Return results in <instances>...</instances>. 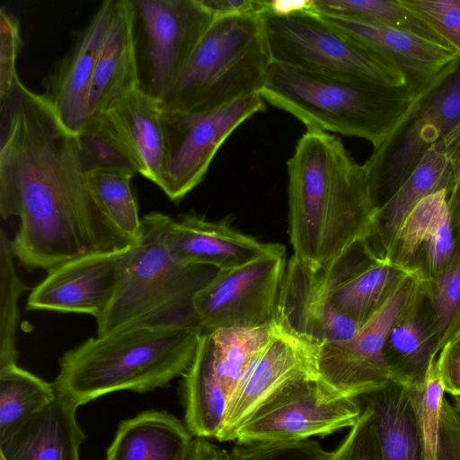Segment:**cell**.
Returning a JSON list of instances; mask_svg holds the SVG:
<instances>
[{"instance_id": "6da1fadb", "label": "cell", "mask_w": 460, "mask_h": 460, "mask_svg": "<svg viewBox=\"0 0 460 460\" xmlns=\"http://www.w3.org/2000/svg\"><path fill=\"white\" fill-rule=\"evenodd\" d=\"M0 214L20 218L12 240L29 270L47 272L74 259L134 244L98 209L76 136L43 94L18 79L0 102Z\"/></svg>"}, {"instance_id": "7a4b0ae2", "label": "cell", "mask_w": 460, "mask_h": 460, "mask_svg": "<svg viewBox=\"0 0 460 460\" xmlns=\"http://www.w3.org/2000/svg\"><path fill=\"white\" fill-rule=\"evenodd\" d=\"M287 168L293 256L314 270H329L364 242L374 222L363 165L337 137L307 129Z\"/></svg>"}, {"instance_id": "3957f363", "label": "cell", "mask_w": 460, "mask_h": 460, "mask_svg": "<svg viewBox=\"0 0 460 460\" xmlns=\"http://www.w3.org/2000/svg\"><path fill=\"white\" fill-rule=\"evenodd\" d=\"M202 332L142 328L89 338L62 355L53 384L78 407L113 392L165 386L186 372Z\"/></svg>"}, {"instance_id": "277c9868", "label": "cell", "mask_w": 460, "mask_h": 460, "mask_svg": "<svg viewBox=\"0 0 460 460\" xmlns=\"http://www.w3.org/2000/svg\"><path fill=\"white\" fill-rule=\"evenodd\" d=\"M172 219L155 211L141 217L140 234L123 266L112 300L96 319L97 336L142 328L201 329L193 300L217 270L186 265L173 258L165 243Z\"/></svg>"}, {"instance_id": "5b68a950", "label": "cell", "mask_w": 460, "mask_h": 460, "mask_svg": "<svg viewBox=\"0 0 460 460\" xmlns=\"http://www.w3.org/2000/svg\"><path fill=\"white\" fill-rule=\"evenodd\" d=\"M261 95L309 130L364 138L375 149L400 122L417 94L409 85L317 75L271 62Z\"/></svg>"}, {"instance_id": "8992f818", "label": "cell", "mask_w": 460, "mask_h": 460, "mask_svg": "<svg viewBox=\"0 0 460 460\" xmlns=\"http://www.w3.org/2000/svg\"><path fill=\"white\" fill-rule=\"evenodd\" d=\"M262 14L216 17L160 100L161 109L209 111L261 93L271 64Z\"/></svg>"}, {"instance_id": "52a82bcc", "label": "cell", "mask_w": 460, "mask_h": 460, "mask_svg": "<svg viewBox=\"0 0 460 460\" xmlns=\"http://www.w3.org/2000/svg\"><path fill=\"white\" fill-rule=\"evenodd\" d=\"M271 62L317 75L408 85L403 73L314 11L262 14Z\"/></svg>"}, {"instance_id": "ba28073f", "label": "cell", "mask_w": 460, "mask_h": 460, "mask_svg": "<svg viewBox=\"0 0 460 460\" xmlns=\"http://www.w3.org/2000/svg\"><path fill=\"white\" fill-rule=\"evenodd\" d=\"M460 124V57L416 95L408 111L365 162L376 208L386 202L425 154Z\"/></svg>"}, {"instance_id": "9c48e42d", "label": "cell", "mask_w": 460, "mask_h": 460, "mask_svg": "<svg viewBox=\"0 0 460 460\" xmlns=\"http://www.w3.org/2000/svg\"><path fill=\"white\" fill-rule=\"evenodd\" d=\"M406 269L382 305L349 339L322 344L316 349L319 378L341 395L359 398L397 385L385 354L391 329L418 296L420 280Z\"/></svg>"}, {"instance_id": "30bf717a", "label": "cell", "mask_w": 460, "mask_h": 460, "mask_svg": "<svg viewBox=\"0 0 460 460\" xmlns=\"http://www.w3.org/2000/svg\"><path fill=\"white\" fill-rule=\"evenodd\" d=\"M364 410L359 398L339 394L316 374H302L270 395L239 429L235 442L304 441L351 428Z\"/></svg>"}, {"instance_id": "8fae6325", "label": "cell", "mask_w": 460, "mask_h": 460, "mask_svg": "<svg viewBox=\"0 0 460 460\" xmlns=\"http://www.w3.org/2000/svg\"><path fill=\"white\" fill-rule=\"evenodd\" d=\"M266 110L261 93L203 111H165L167 161L160 189L179 203L204 179L218 149L246 119Z\"/></svg>"}, {"instance_id": "7c38bea8", "label": "cell", "mask_w": 460, "mask_h": 460, "mask_svg": "<svg viewBox=\"0 0 460 460\" xmlns=\"http://www.w3.org/2000/svg\"><path fill=\"white\" fill-rule=\"evenodd\" d=\"M286 266L285 252L217 270L193 300L202 331L271 323Z\"/></svg>"}, {"instance_id": "4fadbf2b", "label": "cell", "mask_w": 460, "mask_h": 460, "mask_svg": "<svg viewBox=\"0 0 460 460\" xmlns=\"http://www.w3.org/2000/svg\"><path fill=\"white\" fill-rule=\"evenodd\" d=\"M145 34L148 85L162 100L216 16L202 0H134Z\"/></svg>"}, {"instance_id": "5bb4252c", "label": "cell", "mask_w": 460, "mask_h": 460, "mask_svg": "<svg viewBox=\"0 0 460 460\" xmlns=\"http://www.w3.org/2000/svg\"><path fill=\"white\" fill-rule=\"evenodd\" d=\"M134 244L84 255L48 272L30 293L26 310L85 314L96 320L111 304Z\"/></svg>"}, {"instance_id": "9a60e30c", "label": "cell", "mask_w": 460, "mask_h": 460, "mask_svg": "<svg viewBox=\"0 0 460 460\" xmlns=\"http://www.w3.org/2000/svg\"><path fill=\"white\" fill-rule=\"evenodd\" d=\"M273 321L315 348L349 339L362 325L332 307L327 270H314L295 256L287 262Z\"/></svg>"}, {"instance_id": "2e32d148", "label": "cell", "mask_w": 460, "mask_h": 460, "mask_svg": "<svg viewBox=\"0 0 460 460\" xmlns=\"http://www.w3.org/2000/svg\"><path fill=\"white\" fill-rule=\"evenodd\" d=\"M115 0L103 1L75 36L67 54L44 78L43 96L62 125L78 136L90 120L88 96L95 66L112 22Z\"/></svg>"}, {"instance_id": "e0dca14e", "label": "cell", "mask_w": 460, "mask_h": 460, "mask_svg": "<svg viewBox=\"0 0 460 460\" xmlns=\"http://www.w3.org/2000/svg\"><path fill=\"white\" fill-rule=\"evenodd\" d=\"M165 243L178 261L210 266L217 270L286 252L282 244L260 242L232 227L227 220L208 221L194 213L172 219L165 234Z\"/></svg>"}, {"instance_id": "ac0fdd59", "label": "cell", "mask_w": 460, "mask_h": 460, "mask_svg": "<svg viewBox=\"0 0 460 460\" xmlns=\"http://www.w3.org/2000/svg\"><path fill=\"white\" fill-rule=\"evenodd\" d=\"M316 349L275 323L274 336L233 400L217 439L234 441L245 421L278 388L296 376L316 374Z\"/></svg>"}, {"instance_id": "d6986e66", "label": "cell", "mask_w": 460, "mask_h": 460, "mask_svg": "<svg viewBox=\"0 0 460 460\" xmlns=\"http://www.w3.org/2000/svg\"><path fill=\"white\" fill-rule=\"evenodd\" d=\"M319 14L340 31L398 67L416 94L460 57L447 46L394 27Z\"/></svg>"}, {"instance_id": "ffe728a7", "label": "cell", "mask_w": 460, "mask_h": 460, "mask_svg": "<svg viewBox=\"0 0 460 460\" xmlns=\"http://www.w3.org/2000/svg\"><path fill=\"white\" fill-rule=\"evenodd\" d=\"M102 114L130 157L137 173L160 188L167 161L160 100L141 86Z\"/></svg>"}, {"instance_id": "44dd1931", "label": "cell", "mask_w": 460, "mask_h": 460, "mask_svg": "<svg viewBox=\"0 0 460 460\" xmlns=\"http://www.w3.org/2000/svg\"><path fill=\"white\" fill-rule=\"evenodd\" d=\"M134 0H116L114 15L98 58L88 96L90 119L141 87L137 58Z\"/></svg>"}, {"instance_id": "7402d4cb", "label": "cell", "mask_w": 460, "mask_h": 460, "mask_svg": "<svg viewBox=\"0 0 460 460\" xmlns=\"http://www.w3.org/2000/svg\"><path fill=\"white\" fill-rule=\"evenodd\" d=\"M77 408L56 389L48 404L0 443V460H79L85 435L76 420Z\"/></svg>"}, {"instance_id": "603a6c76", "label": "cell", "mask_w": 460, "mask_h": 460, "mask_svg": "<svg viewBox=\"0 0 460 460\" xmlns=\"http://www.w3.org/2000/svg\"><path fill=\"white\" fill-rule=\"evenodd\" d=\"M454 178L450 160L441 143L432 146L406 181L376 208L370 232L362 243L373 260L389 258L397 233L413 207L428 195L450 190Z\"/></svg>"}, {"instance_id": "cb8c5ba5", "label": "cell", "mask_w": 460, "mask_h": 460, "mask_svg": "<svg viewBox=\"0 0 460 460\" xmlns=\"http://www.w3.org/2000/svg\"><path fill=\"white\" fill-rule=\"evenodd\" d=\"M358 246L326 270L332 307L363 324L382 305L405 269L391 259L359 261L356 258Z\"/></svg>"}, {"instance_id": "d4e9b609", "label": "cell", "mask_w": 460, "mask_h": 460, "mask_svg": "<svg viewBox=\"0 0 460 460\" xmlns=\"http://www.w3.org/2000/svg\"><path fill=\"white\" fill-rule=\"evenodd\" d=\"M449 190L443 189L419 201L403 220L389 259L397 253L395 262L412 259L422 245L429 274L442 273L455 252L453 217L448 203Z\"/></svg>"}, {"instance_id": "484cf974", "label": "cell", "mask_w": 460, "mask_h": 460, "mask_svg": "<svg viewBox=\"0 0 460 460\" xmlns=\"http://www.w3.org/2000/svg\"><path fill=\"white\" fill-rule=\"evenodd\" d=\"M192 440L175 416L146 411L119 424L106 460H184Z\"/></svg>"}, {"instance_id": "4316f807", "label": "cell", "mask_w": 460, "mask_h": 460, "mask_svg": "<svg viewBox=\"0 0 460 460\" xmlns=\"http://www.w3.org/2000/svg\"><path fill=\"white\" fill-rule=\"evenodd\" d=\"M184 420L194 438L218 437L229 408L213 368L212 338L200 335L195 356L182 375Z\"/></svg>"}, {"instance_id": "83f0119b", "label": "cell", "mask_w": 460, "mask_h": 460, "mask_svg": "<svg viewBox=\"0 0 460 460\" xmlns=\"http://www.w3.org/2000/svg\"><path fill=\"white\" fill-rule=\"evenodd\" d=\"M374 411L379 460H422L407 389L390 384L359 397Z\"/></svg>"}, {"instance_id": "f1b7e54d", "label": "cell", "mask_w": 460, "mask_h": 460, "mask_svg": "<svg viewBox=\"0 0 460 460\" xmlns=\"http://www.w3.org/2000/svg\"><path fill=\"white\" fill-rule=\"evenodd\" d=\"M208 332L212 338L214 372L230 407L249 372L273 338L275 323Z\"/></svg>"}, {"instance_id": "f546056e", "label": "cell", "mask_w": 460, "mask_h": 460, "mask_svg": "<svg viewBox=\"0 0 460 460\" xmlns=\"http://www.w3.org/2000/svg\"><path fill=\"white\" fill-rule=\"evenodd\" d=\"M56 394L48 383L16 364L0 367V443L18 430Z\"/></svg>"}, {"instance_id": "4dcf8cb0", "label": "cell", "mask_w": 460, "mask_h": 460, "mask_svg": "<svg viewBox=\"0 0 460 460\" xmlns=\"http://www.w3.org/2000/svg\"><path fill=\"white\" fill-rule=\"evenodd\" d=\"M136 172L116 168L85 172L90 196L102 215L124 235L137 241L141 231L137 199L131 186Z\"/></svg>"}, {"instance_id": "1f68e13d", "label": "cell", "mask_w": 460, "mask_h": 460, "mask_svg": "<svg viewBox=\"0 0 460 460\" xmlns=\"http://www.w3.org/2000/svg\"><path fill=\"white\" fill-rule=\"evenodd\" d=\"M312 4L317 13L379 23L447 46L401 0H312Z\"/></svg>"}, {"instance_id": "d6a6232c", "label": "cell", "mask_w": 460, "mask_h": 460, "mask_svg": "<svg viewBox=\"0 0 460 460\" xmlns=\"http://www.w3.org/2000/svg\"><path fill=\"white\" fill-rule=\"evenodd\" d=\"M438 352L432 353L422 382L407 389L421 448L422 460H438L441 411L445 399Z\"/></svg>"}, {"instance_id": "836d02e7", "label": "cell", "mask_w": 460, "mask_h": 460, "mask_svg": "<svg viewBox=\"0 0 460 460\" xmlns=\"http://www.w3.org/2000/svg\"><path fill=\"white\" fill-rule=\"evenodd\" d=\"M14 252L7 232L0 231V367L16 364L18 299L30 287L22 282L14 267Z\"/></svg>"}, {"instance_id": "e575fe53", "label": "cell", "mask_w": 460, "mask_h": 460, "mask_svg": "<svg viewBox=\"0 0 460 460\" xmlns=\"http://www.w3.org/2000/svg\"><path fill=\"white\" fill-rule=\"evenodd\" d=\"M76 138L85 171L116 168L137 173L130 157L102 114L90 119Z\"/></svg>"}, {"instance_id": "d590c367", "label": "cell", "mask_w": 460, "mask_h": 460, "mask_svg": "<svg viewBox=\"0 0 460 460\" xmlns=\"http://www.w3.org/2000/svg\"><path fill=\"white\" fill-rule=\"evenodd\" d=\"M317 441L237 443L229 451V460H330Z\"/></svg>"}, {"instance_id": "8d00e7d4", "label": "cell", "mask_w": 460, "mask_h": 460, "mask_svg": "<svg viewBox=\"0 0 460 460\" xmlns=\"http://www.w3.org/2000/svg\"><path fill=\"white\" fill-rule=\"evenodd\" d=\"M460 56V0H401Z\"/></svg>"}, {"instance_id": "74e56055", "label": "cell", "mask_w": 460, "mask_h": 460, "mask_svg": "<svg viewBox=\"0 0 460 460\" xmlns=\"http://www.w3.org/2000/svg\"><path fill=\"white\" fill-rule=\"evenodd\" d=\"M363 406L359 420L338 447L331 451L330 460H379L374 411L369 406Z\"/></svg>"}, {"instance_id": "f35d334b", "label": "cell", "mask_w": 460, "mask_h": 460, "mask_svg": "<svg viewBox=\"0 0 460 460\" xmlns=\"http://www.w3.org/2000/svg\"><path fill=\"white\" fill-rule=\"evenodd\" d=\"M433 308L442 340L460 312V256L440 273L434 288Z\"/></svg>"}, {"instance_id": "ab89813d", "label": "cell", "mask_w": 460, "mask_h": 460, "mask_svg": "<svg viewBox=\"0 0 460 460\" xmlns=\"http://www.w3.org/2000/svg\"><path fill=\"white\" fill-rule=\"evenodd\" d=\"M22 45L20 23L4 7L0 10V102L4 101L16 81V59Z\"/></svg>"}, {"instance_id": "60d3db41", "label": "cell", "mask_w": 460, "mask_h": 460, "mask_svg": "<svg viewBox=\"0 0 460 460\" xmlns=\"http://www.w3.org/2000/svg\"><path fill=\"white\" fill-rule=\"evenodd\" d=\"M438 356L445 393L460 396V333L448 337Z\"/></svg>"}, {"instance_id": "b9f144b4", "label": "cell", "mask_w": 460, "mask_h": 460, "mask_svg": "<svg viewBox=\"0 0 460 460\" xmlns=\"http://www.w3.org/2000/svg\"><path fill=\"white\" fill-rule=\"evenodd\" d=\"M438 460H460V416L446 397L441 411Z\"/></svg>"}, {"instance_id": "7bdbcfd3", "label": "cell", "mask_w": 460, "mask_h": 460, "mask_svg": "<svg viewBox=\"0 0 460 460\" xmlns=\"http://www.w3.org/2000/svg\"><path fill=\"white\" fill-rule=\"evenodd\" d=\"M216 17L262 14L268 12L267 0H202Z\"/></svg>"}, {"instance_id": "ee69618b", "label": "cell", "mask_w": 460, "mask_h": 460, "mask_svg": "<svg viewBox=\"0 0 460 460\" xmlns=\"http://www.w3.org/2000/svg\"><path fill=\"white\" fill-rule=\"evenodd\" d=\"M184 460H229V452L209 438H194Z\"/></svg>"}, {"instance_id": "f6af8a7d", "label": "cell", "mask_w": 460, "mask_h": 460, "mask_svg": "<svg viewBox=\"0 0 460 460\" xmlns=\"http://www.w3.org/2000/svg\"><path fill=\"white\" fill-rule=\"evenodd\" d=\"M313 11L312 0H273L268 1V12L277 15H289L292 13Z\"/></svg>"}, {"instance_id": "bcb514c9", "label": "cell", "mask_w": 460, "mask_h": 460, "mask_svg": "<svg viewBox=\"0 0 460 460\" xmlns=\"http://www.w3.org/2000/svg\"><path fill=\"white\" fill-rule=\"evenodd\" d=\"M440 143L450 160L455 175L460 171V124L450 131Z\"/></svg>"}, {"instance_id": "7dc6e473", "label": "cell", "mask_w": 460, "mask_h": 460, "mask_svg": "<svg viewBox=\"0 0 460 460\" xmlns=\"http://www.w3.org/2000/svg\"><path fill=\"white\" fill-rule=\"evenodd\" d=\"M448 203L453 217V222L456 223L460 230V171L454 175L448 195Z\"/></svg>"}, {"instance_id": "c3c4849f", "label": "cell", "mask_w": 460, "mask_h": 460, "mask_svg": "<svg viewBox=\"0 0 460 460\" xmlns=\"http://www.w3.org/2000/svg\"><path fill=\"white\" fill-rule=\"evenodd\" d=\"M452 404L460 416V396L452 397Z\"/></svg>"}, {"instance_id": "681fc988", "label": "cell", "mask_w": 460, "mask_h": 460, "mask_svg": "<svg viewBox=\"0 0 460 460\" xmlns=\"http://www.w3.org/2000/svg\"><path fill=\"white\" fill-rule=\"evenodd\" d=\"M456 333H460V330H459V331H457Z\"/></svg>"}]
</instances>
